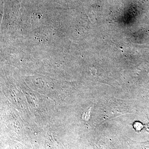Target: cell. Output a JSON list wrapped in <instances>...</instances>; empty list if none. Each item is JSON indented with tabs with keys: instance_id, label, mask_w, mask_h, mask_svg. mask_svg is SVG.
<instances>
[{
	"instance_id": "obj_1",
	"label": "cell",
	"mask_w": 149,
	"mask_h": 149,
	"mask_svg": "<svg viewBox=\"0 0 149 149\" xmlns=\"http://www.w3.org/2000/svg\"><path fill=\"white\" fill-rule=\"evenodd\" d=\"M133 127L135 128V130L137 131H140L143 128V125L141 123L136 122L133 124Z\"/></svg>"
},
{
	"instance_id": "obj_2",
	"label": "cell",
	"mask_w": 149,
	"mask_h": 149,
	"mask_svg": "<svg viewBox=\"0 0 149 149\" xmlns=\"http://www.w3.org/2000/svg\"><path fill=\"white\" fill-rule=\"evenodd\" d=\"M146 128L147 131L149 132V124H147V125H146Z\"/></svg>"
}]
</instances>
